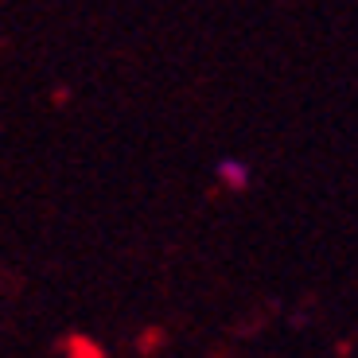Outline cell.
Masks as SVG:
<instances>
[{"label": "cell", "mask_w": 358, "mask_h": 358, "mask_svg": "<svg viewBox=\"0 0 358 358\" xmlns=\"http://www.w3.org/2000/svg\"><path fill=\"white\" fill-rule=\"evenodd\" d=\"M218 176H222L226 187H245V183H250V168H245L242 160H222L218 164Z\"/></svg>", "instance_id": "6da1fadb"}]
</instances>
